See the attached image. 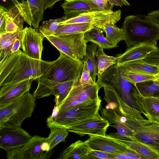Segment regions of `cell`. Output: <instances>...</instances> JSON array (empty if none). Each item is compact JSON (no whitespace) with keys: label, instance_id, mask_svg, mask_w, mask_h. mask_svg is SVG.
<instances>
[{"label":"cell","instance_id":"48","mask_svg":"<svg viewBox=\"0 0 159 159\" xmlns=\"http://www.w3.org/2000/svg\"><path fill=\"white\" fill-rule=\"evenodd\" d=\"M159 99V97L157 98Z\"/></svg>","mask_w":159,"mask_h":159},{"label":"cell","instance_id":"5","mask_svg":"<svg viewBox=\"0 0 159 159\" xmlns=\"http://www.w3.org/2000/svg\"><path fill=\"white\" fill-rule=\"evenodd\" d=\"M36 98L27 92L20 97L0 107V128L16 129L32 116Z\"/></svg>","mask_w":159,"mask_h":159},{"label":"cell","instance_id":"41","mask_svg":"<svg viewBox=\"0 0 159 159\" xmlns=\"http://www.w3.org/2000/svg\"><path fill=\"white\" fill-rule=\"evenodd\" d=\"M100 10H112L113 7L108 0H92Z\"/></svg>","mask_w":159,"mask_h":159},{"label":"cell","instance_id":"44","mask_svg":"<svg viewBox=\"0 0 159 159\" xmlns=\"http://www.w3.org/2000/svg\"><path fill=\"white\" fill-rule=\"evenodd\" d=\"M148 15L154 21L159 24V10L152 11L148 14Z\"/></svg>","mask_w":159,"mask_h":159},{"label":"cell","instance_id":"47","mask_svg":"<svg viewBox=\"0 0 159 159\" xmlns=\"http://www.w3.org/2000/svg\"><path fill=\"white\" fill-rule=\"evenodd\" d=\"M157 80L159 83V75L158 76Z\"/></svg>","mask_w":159,"mask_h":159},{"label":"cell","instance_id":"20","mask_svg":"<svg viewBox=\"0 0 159 159\" xmlns=\"http://www.w3.org/2000/svg\"><path fill=\"white\" fill-rule=\"evenodd\" d=\"M61 6L66 20L84 13L100 10L92 0H65Z\"/></svg>","mask_w":159,"mask_h":159},{"label":"cell","instance_id":"33","mask_svg":"<svg viewBox=\"0 0 159 159\" xmlns=\"http://www.w3.org/2000/svg\"><path fill=\"white\" fill-rule=\"evenodd\" d=\"M120 68L121 74L124 78L135 85L140 82L156 80L158 77L157 76L128 70L120 67Z\"/></svg>","mask_w":159,"mask_h":159},{"label":"cell","instance_id":"36","mask_svg":"<svg viewBox=\"0 0 159 159\" xmlns=\"http://www.w3.org/2000/svg\"><path fill=\"white\" fill-rule=\"evenodd\" d=\"M117 130L116 133H112L107 135L109 137L116 139L130 140L133 132L124 125L118 123L110 125Z\"/></svg>","mask_w":159,"mask_h":159},{"label":"cell","instance_id":"25","mask_svg":"<svg viewBox=\"0 0 159 159\" xmlns=\"http://www.w3.org/2000/svg\"><path fill=\"white\" fill-rule=\"evenodd\" d=\"M84 39L87 43L91 42L103 49L117 47L109 42L103 34V30L100 28L94 27L85 33Z\"/></svg>","mask_w":159,"mask_h":159},{"label":"cell","instance_id":"4","mask_svg":"<svg viewBox=\"0 0 159 159\" xmlns=\"http://www.w3.org/2000/svg\"><path fill=\"white\" fill-rule=\"evenodd\" d=\"M101 102L98 96L93 100L59 111L55 120L48 127L68 129L77 125L102 119L99 113Z\"/></svg>","mask_w":159,"mask_h":159},{"label":"cell","instance_id":"32","mask_svg":"<svg viewBox=\"0 0 159 159\" xmlns=\"http://www.w3.org/2000/svg\"><path fill=\"white\" fill-rule=\"evenodd\" d=\"M50 129V133L48 137L46 138L45 141L49 146V151L51 152L59 143L65 142L68 131L66 129L54 127H51Z\"/></svg>","mask_w":159,"mask_h":159},{"label":"cell","instance_id":"24","mask_svg":"<svg viewBox=\"0 0 159 159\" xmlns=\"http://www.w3.org/2000/svg\"><path fill=\"white\" fill-rule=\"evenodd\" d=\"M120 68L157 76L159 75V66L147 63L143 60L131 61L122 65Z\"/></svg>","mask_w":159,"mask_h":159},{"label":"cell","instance_id":"23","mask_svg":"<svg viewBox=\"0 0 159 159\" xmlns=\"http://www.w3.org/2000/svg\"><path fill=\"white\" fill-rule=\"evenodd\" d=\"M114 139L124 144L146 159H159V154L150 147L133 138L132 136L130 140Z\"/></svg>","mask_w":159,"mask_h":159},{"label":"cell","instance_id":"6","mask_svg":"<svg viewBox=\"0 0 159 159\" xmlns=\"http://www.w3.org/2000/svg\"><path fill=\"white\" fill-rule=\"evenodd\" d=\"M97 75L96 82L98 84H105L111 87L126 104L139 110L133 97L137 89L136 86L124 78L120 67L116 64L110 66L102 75Z\"/></svg>","mask_w":159,"mask_h":159},{"label":"cell","instance_id":"8","mask_svg":"<svg viewBox=\"0 0 159 159\" xmlns=\"http://www.w3.org/2000/svg\"><path fill=\"white\" fill-rule=\"evenodd\" d=\"M18 9L25 21L30 26L38 29L40 22L43 20L44 11L51 8L57 2L62 0H26L21 2L11 0Z\"/></svg>","mask_w":159,"mask_h":159},{"label":"cell","instance_id":"10","mask_svg":"<svg viewBox=\"0 0 159 159\" xmlns=\"http://www.w3.org/2000/svg\"><path fill=\"white\" fill-rule=\"evenodd\" d=\"M121 11L112 10H97L81 14L74 18L61 22L59 25L69 24L86 23L94 27L101 28L109 23L116 24L121 18Z\"/></svg>","mask_w":159,"mask_h":159},{"label":"cell","instance_id":"12","mask_svg":"<svg viewBox=\"0 0 159 159\" xmlns=\"http://www.w3.org/2000/svg\"><path fill=\"white\" fill-rule=\"evenodd\" d=\"M44 37L38 29L25 27L21 30L20 38V48L23 53L29 57L42 60L43 42Z\"/></svg>","mask_w":159,"mask_h":159},{"label":"cell","instance_id":"46","mask_svg":"<svg viewBox=\"0 0 159 159\" xmlns=\"http://www.w3.org/2000/svg\"><path fill=\"white\" fill-rule=\"evenodd\" d=\"M2 0L3 2H7V1H10L12 2L11 1V0ZM17 0L18 2H23L24 1H25V0Z\"/></svg>","mask_w":159,"mask_h":159},{"label":"cell","instance_id":"40","mask_svg":"<svg viewBox=\"0 0 159 159\" xmlns=\"http://www.w3.org/2000/svg\"><path fill=\"white\" fill-rule=\"evenodd\" d=\"M143 61L151 64L159 66V48L143 60Z\"/></svg>","mask_w":159,"mask_h":159},{"label":"cell","instance_id":"16","mask_svg":"<svg viewBox=\"0 0 159 159\" xmlns=\"http://www.w3.org/2000/svg\"><path fill=\"white\" fill-rule=\"evenodd\" d=\"M133 97L139 111L148 120L159 123V99L157 98L144 97L137 88Z\"/></svg>","mask_w":159,"mask_h":159},{"label":"cell","instance_id":"9","mask_svg":"<svg viewBox=\"0 0 159 159\" xmlns=\"http://www.w3.org/2000/svg\"><path fill=\"white\" fill-rule=\"evenodd\" d=\"M46 138L35 135L24 145L6 151L7 159H49L52 152H47L42 148Z\"/></svg>","mask_w":159,"mask_h":159},{"label":"cell","instance_id":"30","mask_svg":"<svg viewBox=\"0 0 159 159\" xmlns=\"http://www.w3.org/2000/svg\"><path fill=\"white\" fill-rule=\"evenodd\" d=\"M80 81H70L60 84L53 88L52 94L55 97V105H58L66 98L73 87Z\"/></svg>","mask_w":159,"mask_h":159},{"label":"cell","instance_id":"26","mask_svg":"<svg viewBox=\"0 0 159 159\" xmlns=\"http://www.w3.org/2000/svg\"><path fill=\"white\" fill-rule=\"evenodd\" d=\"M94 27L92 25L86 23L59 25L53 34L64 35L85 33Z\"/></svg>","mask_w":159,"mask_h":159},{"label":"cell","instance_id":"31","mask_svg":"<svg viewBox=\"0 0 159 159\" xmlns=\"http://www.w3.org/2000/svg\"><path fill=\"white\" fill-rule=\"evenodd\" d=\"M136 85L138 91L142 96L159 97V83L157 80L139 83Z\"/></svg>","mask_w":159,"mask_h":159},{"label":"cell","instance_id":"19","mask_svg":"<svg viewBox=\"0 0 159 159\" xmlns=\"http://www.w3.org/2000/svg\"><path fill=\"white\" fill-rule=\"evenodd\" d=\"M33 80H28L19 82L11 83L1 87L0 107L20 97L29 91Z\"/></svg>","mask_w":159,"mask_h":159},{"label":"cell","instance_id":"37","mask_svg":"<svg viewBox=\"0 0 159 159\" xmlns=\"http://www.w3.org/2000/svg\"><path fill=\"white\" fill-rule=\"evenodd\" d=\"M84 67L79 82V84L82 87H85L96 84H94L93 82L88 69L87 60L84 57Z\"/></svg>","mask_w":159,"mask_h":159},{"label":"cell","instance_id":"43","mask_svg":"<svg viewBox=\"0 0 159 159\" xmlns=\"http://www.w3.org/2000/svg\"><path fill=\"white\" fill-rule=\"evenodd\" d=\"M112 6L122 7L123 6H129L130 4L126 0H108Z\"/></svg>","mask_w":159,"mask_h":159},{"label":"cell","instance_id":"2","mask_svg":"<svg viewBox=\"0 0 159 159\" xmlns=\"http://www.w3.org/2000/svg\"><path fill=\"white\" fill-rule=\"evenodd\" d=\"M58 58L53 61L44 74L38 79V85L33 95L39 99L52 95L57 85L70 81H80L84 58L75 60L61 52Z\"/></svg>","mask_w":159,"mask_h":159},{"label":"cell","instance_id":"34","mask_svg":"<svg viewBox=\"0 0 159 159\" xmlns=\"http://www.w3.org/2000/svg\"><path fill=\"white\" fill-rule=\"evenodd\" d=\"M98 59L97 74L102 75L110 66L117 63L116 57L106 55L103 49L99 47L97 51Z\"/></svg>","mask_w":159,"mask_h":159},{"label":"cell","instance_id":"13","mask_svg":"<svg viewBox=\"0 0 159 159\" xmlns=\"http://www.w3.org/2000/svg\"><path fill=\"white\" fill-rule=\"evenodd\" d=\"M132 137L150 147L159 155V123L145 119L133 133Z\"/></svg>","mask_w":159,"mask_h":159},{"label":"cell","instance_id":"1","mask_svg":"<svg viewBox=\"0 0 159 159\" xmlns=\"http://www.w3.org/2000/svg\"><path fill=\"white\" fill-rule=\"evenodd\" d=\"M53 61L29 57L20 49L0 60V87L42 76Z\"/></svg>","mask_w":159,"mask_h":159},{"label":"cell","instance_id":"18","mask_svg":"<svg viewBox=\"0 0 159 159\" xmlns=\"http://www.w3.org/2000/svg\"><path fill=\"white\" fill-rule=\"evenodd\" d=\"M105 118L93 120L74 125L68 129L69 132L76 134L81 136L86 135H106V131L110 126Z\"/></svg>","mask_w":159,"mask_h":159},{"label":"cell","instance_id":"3","mask_svg":"<svg viewBox=\"0 0 159 159\" xmlns=\"http://www.w3.org/2000/svg\"><path fill=\"white\" fill-rule=\"evenodd\" d=\"M121 28L127 48L141 44L157 46L159 39V24L148 15L128 16L125 17Z\"/></svg>","mask_w":159,"mask_h":159},{"label":"cell","instance_id":"35","mask_svg":"<svg viewBox=\"0 0 159 159\" xmlns=\"http://www.w3.org/2000/svg\"><path fill=\"white\" fill-rule=\"evenodd\" d=\"M66 20L64 16L61 18L44 21L39 27V31L45 37L53 34L59 24Z\"/></svg>","mask_w":159,"mask_h":159},{"label":"cell","instance_id":"39","mask_svg":"<svg viewBox=\"0 0 159 159\" xmlns=\"http://www.w3.org/2000/svg\"><path fill=\"white\" fill-rule=\"evenodd\" d=\"M142 159L146 158L134 150L129 148L127 151L121 155H116L115 159Z\"/></svg>","mask_w":159,"mask_h":159},{"label":"cell","instance_id":"7","mask_svg":"<svg viewBox=\"0 0 159 159\" xmlns=\"http://www.w3.org/2000/svg\"><path fill=\"white\" fill-rule=\"evenodd\" d=\"M86 33V32H85ZM85 33L55 35L45 37L59 51L76 60H82L86 52L87 42L84 39Z\"/></svg>","mask_w":159,"mask_h":159},{"label":"cell","instance_id":"22","mask_svg":"<svg viewBox=\"0 0 159 159\" xmlns=\"http://www.w3.org/2000/svg\"><path fill=\"white\" fill-rule=\"evenodd\" d=\"M91 149L86 142L78 140L64 149L57 159H86Z\"/></svg>","mask_w":159,"mask_h":159},{"label":"cell","instance_id":"27","mask_svg":"<svg viewBox=\"0 0 159 159\" xmlns=\"http://www.w3.org/2000/svg\"><path fill=\"white\" fill-rule=\"evenodd\" d=\"M98 46L96 44L91 42L87 46V50L84 58L87 61L88 69L93 82L96 84V77L98 73V59L97 50Z\"/></svg>","mask_w":159,"mask_h":159},{"label":"cell","instance_id":"21","mask_svg":"<svg viewBox=\"0 0 159 159\" xmlns=\"http://www.w3.org/2000/svg\"><path fill=\"white\" fill-rule=\"evenodd\" d=\"M0 11L3 14L5 19L4 26L0 34L13 33L23 29L25 20L16 5L8 9L0 6Z\"/></svg>","mask_w":159,"mask_h":159},{"label":"cell","instance_id":"28","mask_svg":"<svg viewBox=\"0 0 159 159\" xmlns=\"http://www.w3.org/2000/svg\"><path fill=\"white\" fill-rule=\"evenodd\" d=\"M21 31L0 34V60L11 53V50L16 40L20 38Z\"/></svg>","mask_w":159,"mask_h":159},{"label":"cell","instance_id":"29","mask_svg":"<svg viewBox=\"0 0 159 159\" xmlns=\"http://www.w3.org/2000/svg\"><path fill=\"white\" fill-rule=\"evenodd\" d=\"M102 30L106 33L107 39L115 45H118L120 41L125 40L123 30L118 27L115 24L108 23L104 26Z\"/></svg>","mask_w":159,"mask_h":159},{"label":"cell","instance_id":"38","mask_svg":"<svg viewBox=\"0 0 159 159\" xmlns=\"http://www.w3.org/2000/svg\"><path fill=\"white\" fill-rule=\"evenodd\" d=\"M116 156L99 151L91 150L87 154L86 159H115Z\"/></svg>","mask_w":159,"mask_h":159},{"label":"cell","instance_id":"42","mask_svg":"<svg viewBox=\"0 0 159 159\" xmlns=\"http://www.w3.org/2000/svg\"><path fill=\"white\" fill-rule=\"evenodd\" d=\"M59 111L58 106L55 105L53 109L51 115L47 119L46 122L48 126L55 120Z\"/></svg>","mask_w":159,"mask_h":159},{"label":"cell","instance_id":"11","mask_svg":"<svg viewBox=\"0 0 159 159\" xmlns=\"http://www.w3.org/2000/svg\"><path fill=\"white\" fill-rule=\"evenodd\" d=\"M102 88L97 83L82 87L79 82L74 86L66 98L58 105L59 111L64 110L76 105L93 100L99 96Z\"/></svg>","mask_w":159,"mask_h":159},{"label":"cell","instance_id":"15","mask_svg":"<svg viewBox=\"0 0 159 159\" xmlns=\"http://www.w3.org/2000/svg\"><path fill=\"white\" fill-rule=\"evenodd\" d=\"M32 137L21 127L16 129L0 128V148L7 151L24 145Z\"/></svg>","mask_w":159,"mask_h":159},{"label":"cell","instance_id":"14","mask_svg":"<svg viewBox=\"0 0 159 159\" xmlns=\"http://www.w3.org/2000/svg\"><path fill=\"white\" fill-rule=\"evenodd\" d=\"M89 138L85 141L91 150L99 151L119 155L126 152L129 148L116 140L105 136L89 135Z\"/></svg>","mask_w":159,"mask_h":159},{"label":"cell","instance_id":"17","mask_svg":"<svg viewBox=\"0 0 159 159\" xmlns=\"http://www.w3.org/2000/svg\"><path fill=\"white\" fill-rule=\"evenodd\" d=\"M158 49L157 46L148 44L132 46L127 48L123 53L116 55V64L118 66H120L131 61L143 60Z\"/></svg>","mask_w":159,"mask_h":159},{"label":"cell","instance_id":"45","mask_svg":"<svg viewBox=\"0 0 159 159\" xmlns=\"http://www.w3.org/2000/svg\"><path fill=\"white\" fill-rule=\"evenodd\" d=\"M20 47V38L16 39L12 44L11 50V53H14L18 51Z\"/></svg>","mask_w":159,"mask_h":159}]
</instances>
